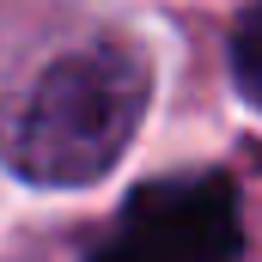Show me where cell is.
<instances>
[{"label": "cell", "instance_id": "6da1fadb", "mask_svg": "<svg viewBox=\"0 0 262 262\" xmlns=\"http://www.w3.org/2000/svg\"><path fill=\"white\" fill-rule=\"evenodd\" d=\"M146 98H152V67L140 49L116 37L67 49L12 110L0 140L6 165L37 189H85L128 152Z\"/></svg>", "mask_w": 262, "mask_h": 262}, {"label": "cell", "instance_id": "7a4b0ae2", "mask_svg": "<svg viewBox=\"0 0 262 262\" xmlns=\"http://www.w3.org/2000/svg\"><path fill=\"white\" fill-rule=\"evenodd\" d=\"M85 262H244V201L226 171L140 183Z\"/></svg>", "mask_w": 262, "mask_h": 262}, {"label": "cell", "instance_id": "3957f363", "mask_svg": "<svg viewBox=\"0 0 262 262\" xmlns=\"http://www.w3.org/2000/svg\"><path fill=\"white\" fill-rule=\"evenodd\" d=\"M256 31H262V12L244 6L238 25H232V79H238L244 98H256Z\"/></svg>", "mask_w": 262, "mask_h": 262}]
</instances>
